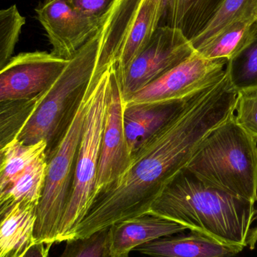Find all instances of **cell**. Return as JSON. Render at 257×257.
Here are the masks:
<instances>
[{"instance_id": "7c38bea8", "label": "cell", "mask_w": 257, "mask_h": 257, "mask_svg": "<svg viewBox=\"0 0 257 257\" xmlns=\"http://www.w3.org/2000/svg\"><path fill=\"white\" fill-rule=\"evenodd\" d=\"M187 229L180 223L153 214L124 220L108 228L110 254L111 257H128L133 250L143 244L182 233Z\"/></svg>"}, {"instance_id": "e0dca14e", "label": "cell", "mask_w": 257, "mask_h": 257, "mask_svg": "<svg viewBox=\"0 0 257 257\" xmlns=\"http://www.w3.org/2000/svg\"><path fill=\"white\" fill-rule=\"evenodd\" d=\"M36 205L16 202L0 223V257H21L34 244Z\"/></svg>"}, {"instance_id": "5b68a950", "label": "cell", "mask_w": 257, "mask_h": 257, "mask_svg": "<svg viewBox=\"0 0 257 257\" xmlns=\"http://www.w3.org/2000/svg\"><path fill=\"white\" fill-rule=\"evenodd\" d=\"M104 71L96 68L91 85L73 120L48 160L45 187L36 208L33 226L35 242L53 244L57 241L59 226L72 190L77 156L92 93Z\"/></svg>"}, {"instance_id": "44dd1931", "label": "cell", "mask_w": 257, "mask_h": 257, "mask_svg": "<svg viewBox=\"0 0 257 257\" xmlns=\"http://www.w3.org/2000/svg\"><path fill=\"white\" fill-rule=\"evenodd\" d=\"M256 3L257 0H223L205 28L190 41L195 51L232 23L254 19Z\"/></svg>"}, {"instance_id": "5bb4252c", "label": "cell", "mask_w": 257, "mask_h": 257, "mask_svg": "<svg viewBox=\"0 0 257 257\" xmlns=\"http://www.w3.org/2000/svg\"><path fill=\"white\" fill-rule=\"evenodd\" d=\"M184 101L166 103L123 104V125L132 157L167 124L179 111Z\"/></svg>"}, {"instance_id": "484cf974", "label": "cell", "mask_w": 257, "mask_h": 257, "mask_svg": "<svg viewBox=\"0 0 257 257\" xmlns=\"http://www.w3.org/2000/svg\"><path fill=\"white\" fill-rule=\"evenodd\" d=\"M235 112L236 123L257 140V90L238 93Z\"/></svg>"}, {"instance_id": "8992f818", "label": "cell", "mask_w": 257, "mask_h": 257, "mask_svg": "<svg viewBox=\"0 0 257 257\" xmlns=\"http://www.w3.org/2000/svg\"><path fill=\"white\" fill-rule=\"evenodd\" d=\"M112 66L102 72L92 93L77 156L72 190L59 226L56 243L69 240L96 199L107 90Z\"/></svg>"}, {"instance_id": "9c48e42d", "label": "cell", "mask_w": 257, "mask_h": 257, "mask_svg": "<svg viewBox=\"0 0 257 257\" xmlns=\"http://www.w3.org/2000/svg\"><path fill=\"white\" fill-rule=\"evenodd\" d=\"M69 60L45 51L21 53L0 69V103L39 99Z\"/></svg>"}, {"instance_id": "4fadbf2b", "label": "cell", "mask_w": 257, "mask_h": 257, "mask_svg": "<svg viewBox=\"0 0 257 257\" xmlns=\"http://www.w3.org/2000/svg\"><path fill=\"white\" fill-rule=\"evenodd\" d=\"M244 247L228 245L197 232L164 237L143 244L136 251L148 257H235Z\"/></svg>"}, {"instance_id": "d4e9b609", "label": "cell", "mask_w": 257, "mask_h": 257, "mask_svg": "<svg viewBox=\"0 0 257 257\" xmlns=\"http://www.w3.org/2000/svg\"><path fill=\"white\" fill-rule=\"evenodd\" d=\"M108 229L85 238L66 241V247L60 257H111L108 244Z\"/></svg>"}, {"instance_id": "8fae6325", "label": "cell", "mask_w": 257, "mask_h": 257, "mask_svg": "<svg viewBox=\"0 0 257 257\" xmlns=\"http://www.w3.org/2000/svg\"><path fill=\"white\" fill-rule=\"evenodd\" d=\"M36 12L52 46L51 54L65 60L75 56L102 21L84 15L67 0H46Z\"/></svg>"}, {"instance_id": "3957f363", "label": "cell", "mask_w": 257, "mask_h": 257, "mask_svg": "<svg viewBox=\"0 0 257 257\" xmlns=\"http://www.w3.org/2000/svg\"><path fill=\"white\" fill-rule=\"evenodd\" d=\"M105 15L96 33L69 59L54 84L39 98L17 136L16 140L24 145L45 142L48 161L64 137L91 85L105 36Z\"/></svg>"}, {"instance_id": "277c9868", "label": "cell", "mask_w": 257, "mask_h": 257, "mask_svg": "<svg viewBox=\"0 0 257 257\" xmlns=\"http://www.w3.org/2000/svg\"><path fill=\"white\" fill-rule=\"evenodd\" d=\"M186 170L211 187L257 202V140L235 120V112L202 142Z\"/></svg>"}, {"instance_id": "52a82bcc", "label": "cell", "mask_w": 257, "mask_h": 257, "mask_svg": "<svg viewBox=\"0 0 257 257\" xmlns=\"http://www.w3.org/2000/svg\"><path fill=\"white\" fill-rule=\"evenodd\" d=\"M226 59H207L196 51L154 82L123 101L128 104L183 102L218 81L226 73Z\"/></svg>"}, {"instance_id": "f546056e", "label": "cell", "mask_w": 257, "mask_h": 257, "mask_svg": "<svg viewBox=\"0 0 257 257\" xmlns=\"http://www.w3.org/2000/svg\"><path fill=\"white\" fill-rule=\"evenodd\" d=\"M255 217L257 220V208L255 209ZM257 243V224L253 229H250L247 239V245L250 250H253Z\"/></svg>"}, {"instance_id": "4316f807", "label": "cell", "mask_w": 257, "mask_h": 257, "mask_svg": "<svg viewBox=\"0 0 257 257\" xmlns=\"http://www.w3.org/2000/svg\"><path fill=\"white\" fill-rule=\"evenodd\" d=\"M77 10L84 15L94 18L102 20L108 13L116 0H67Z\"/></svg>"}, {"instance_id": "1f68e13d", "label": "cell", "mask_w": 257, "mask_h": 257, "mask_svg": "<svg viewBox=\"0 0 257 257\" xmlns=\"http://www.w3.org/2000/svg\"><path fill=\"white\" fill-rule=\"evenodd\" d=\"M253 17H254L255 21H257V3L256 7H255L254 13H253Z\"/></svg>"}, {"instance_id": "ac0fdd59", "label": "cell", "mask_w": 257, "mask_h": 257, "mask_svg": "<svg viewBox=\"0 0 257 257\" xmlns=\"http://www.w3.org/2000/svg\"><path fill=\"white\" fill-rule=\"evenodd\" d=\"M226 72L237 93L257 90V21L241 48L228 60Z\"/></svg>"}, {"instance_id": "cb8c5ba5", "label": "cell", "mask_w": 257, "mask_h": 257, "mask_svg": "<svg viewBox=\"0 0 257 257\" xmlns=\"http://www.w3.org/2000/svg\"><path fill=\"white\" fill-rule=\"evenodd\" d=\"M25 23L15 5L0 10V69L12 58Z\"/></svg>"}, {"instance_id": "ffe728a7", "label": "cell", "mask_w": 257, "mask_h": 257, "mask_svg": "<svg viewBox=\"0 0 257 257\" xmlns=\"http://www.w3.org/2000/svg\"><path fill=\"white\" fill-rule=\"evenodd\" d=\"M48 160L45 153L21 172L3 194L10 195L16 202H27L37 206L45 187Z\"/></svg>"}, {"instance_id": "7402d4cb", "label": "cell", "mask_w": 257, "mask_h": 257, "mask_svg": "<svg viewBox=\"0 0 257 257\" xmlns=\"http://www.w3.org/2000/svg\"><path fill=\"white\" fill-rule=\"evenodd\" d=\"M46 143L24 145L15 139L6 149L4 165L0 169V194L9 184L36 158L45 154Z\"/></svg>"}, {"instance_id": "6da1fadb", "label": "cell", "mask_w": 257, "mask_h": 257, "mask_svg": "<svg viewBox=\"0 0 257 257\" xmlns=\"http://www.w3.org/2000/svg\"><path fill=\"white\" fill-rule=\"evenodd\" d=\"M238 93L227 75L188 98L134 155L127 172L96 197L69 240L148 214L166 187L186 170L205 138L234 112Z\"/></svg>"}, {"instance_id": "ba28073f", "label": "cell", "mask_w": 257, "mask_h": 257, "mask_svg": "<svg viewBox=\"0 0 257 257\" xmlns=\"http://www.w3.org/2000/svg\"><path fill=\"white\" fill-rule=\"evenodd\" d=\"M195 51L182 32L159 27L148 45L118 78L123 101L182 63Z\"/></svg>"}, {"instance_id": "83f0119b", "label": "cell", "mask_w": 257, "mask_h": 257, "mask_svg": "<svg viewBox=\"0 0 257 257\" xmlns=\"http://www.w3.org/2000/svg\"><path fill=\"white\" fill-rule=\"evenodd\" d=\"M51 245L52 244L35 242L21 257H48Z\"/></svg>"}, {"instance_id": "2e32d148", "label": "cell", "mask_w": 257, "mask_h": 257, "mask_svg": "<svg viewBox=\"0 0 257 257\" xmlns=\"http://www.w3.org/2000/svg\"><path fill=\"white\" fill-rule=\"evenodd\" d=\"M161 15V0H141L114 66L118 78L148 45L160 26Z\"/></svg>"}, {"instance_id": "603a6c76", "label": "cell", "mask_w": 257, "mask_h": 257, "mask_svg": "<svg viewBox=\"0 0 257 257\" xmlns=\"http://www.w3.org/2000/svg\"><path fill=\"white\" fill-rule=\"evenodd\" d=\"M39 99L0 103V151L17 139Z\"/></svg>"}, {"instance_id": "4dcf8cb0", "label": "cell", "mask_w": 257, "mask_h": 257, "mask_svg": "<svg viewBox=\"0 0 257 257\" xmlns=\"http://www.w3.org/2000/svg\"><path fill=\"white\" fill-rule=\"evenodd\" d=\"M6 149L0 151V169L3 168V165H4L5 157H6Z\"/></svg>"}, {"instance_id": "9a60e30c", "label": "cell", "mask_w": 257, "mask_h": 257, "mask_svg": "<svg viewBox=\"0 0 257 257\" xmlns=\"http://www.w3.org/2000/svg\"><path fill=\"white\" fill-rule=\"evenodd\" d=\"M223 0H161L159 27L177 29L191 41L207 25Z\"/></svg>"}, {"instance_id": "f1b7e54d", "label": "cell", "mask_w": 257, "mask_h": 257, "mask_svg": "<svg viewBox=\"0 0 257 257\" xmlns=\"http://www.w3.org/2000/svg\"><path fill=\"white\" fill-rule=\"evenodd\" d=\"M15 203L16 201L10 195L0 194V223Z\"/></svg>"}, {"instance_id": "d6986e66", "label": "cell", "mask_w": 257, "mask_h": 257, "mask_svg": "<svg viewBox=\"0 0 257 257\" xmlns=\"http://www.w3.org/2000/svg\"><path fill=\"white\" fill-rule=\"evenodd\" d=\"M254 19L235 21L196 50L207 59H226L229 60L242 47L250 33Z\"/></svg>"}, {"instance_id": "7a4b0ae2", "label": "cell", "mask_w": 257, "mask_h": 257, "mask_svg": "<svg viewBox=\"0 0 257 257\" xmlns=\"http://www.w3.org/2000/svg\"><path fill=\"white\" fill-rule=\"evenodd\" d=\"M255 203L211 187L184 170L163 192L149 214L176 222L228 245L247 247Z\"/></svg>"}, {"instance_id": "30bf717a", "label": "cell", "mask_w": 257, "mask_h": 257, "mask_svg": "<svg viewBox=\"0 0 257 257\" xmlns=\"http://www.w3.org/2000/svg\"><path fill=\"white\" fill-rule=\"evenodd\" d=\"M121 89L114 66L110 72L106 106L101 140L96 197L125 175L132 163V155L123 125Z\"/></svg>"}]
</instances>
